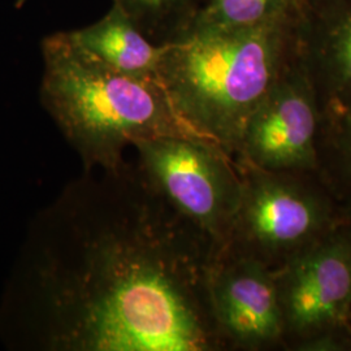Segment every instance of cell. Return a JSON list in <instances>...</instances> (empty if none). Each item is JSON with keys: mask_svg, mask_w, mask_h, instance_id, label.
Returning a JSON list of instances; mask_svg holds the SVG:
<instances>
[{"mask_svg": "<svg viewBox=\"0 0 351 351\" xmlns=\"http://www.w3.org/2000/svg\"><path fill=\"white\" fill-rule=\"evenodd\" d=\"M297 4L298 0H201L189 25L224 29L263 25L293 14Z\"/></svg>", "mask_w": 351, "mask_h": 351, "instance_id": "obj_11", "label": "cell"}, {"mask_svg": "<svg viewBox=\"0 0 351 351\" xmlns=\"http://www.w3.org/2000/svg\"><path fill=\"white\" fill-rule=\"evenodd\" d=\"M322 133L316 90L294 50L251 114L234 159L271 172L319 175Z\"/></svg>", "mask_w": 351, "mask_h": 351, "instance_id": "obj_7", "label": "cell"}, {"mask_svg": "<svg viewBox=\"0 0 351 351\" xmlns=\"http://www.w3.org/2000/svg\"><path fill=\"white\" fill-rule=\"evenodd\" d=\"M207 295L226 349L267 350L284 345L275 272L268 265L223 247L208 265Z\"/></svg>", "mask_w": 351, "mask_h": 351, "instance_id": "obj_8", "label": "cell"}, {"mask_svg": "<svg viewBox=\"0 0 351 351\" xmlns=\"http://www.w3.org/2000/svg\"><path fill=\"white\" fill-rule=\"evenodd\" d=\"M274 272L284 345L342 349L351 330V239L341 223Z\"/></svg>", "mask_w": 351, "mask_h": 351, "instance_id": "obj_6", "label": "cell"}, {"mask_svg": "<svg viewBox=\"0 0 351 351\" xmlns=\"http://www.w3.org/2000/svg\"><path fill=\"white\" fill-rule=\"evenodd\" d=\"M199 3H201V1H199Z\"/></svg>", "mask_w": 351, "mask_h": 351, "instance_id": "obj_16", "label": "cell"}, {"mask_svg": "<svg viewBox=\"0 0 351 351\" xmlns=\"http://www.w3.org/2000/svg\"><path fill=\"white\" fill-rule=\"evenodd\" d=\"M155 43H164L191 21L201 0H112Z\"/></svg>", "mask_w": 351, "mask_h": 351, "instance_id": "obj_12", "label": "cell"}, {"mask_svg": "<svg viewBox=\"0 0 351 351\" xmlns=\"http://www.w3.org/2000/svg\"><path fill=\"white\" fill-rule=\"evenodd\" d=\"M339 202L342 203V206L339 207V223L349 233L351 239V191Z\"/></svg>", "mask_w": 351, "mask_h": 351, "instance_id": "obj_14", "label": "cell"}, {"mask_svg": "<svg viewBox=\"0 0 351 351\" xmlns=\"http://www.w3.org/2000/svg\"><path fill=\"white\" fill-rule=\"evenodd\" d=\"M293 38L314 84L324 130L351 110V0H298Z\"/></svg>", "mask_w": 351, "mask_h": 351, "instance_id": "obj_9", "label": "cell"}, {"mask_svg": "<svg viewBox=\"0 0 351 351\" xmlns=\"http://www.w3.org/2000/svg\"><path fill=\"white\" fill-rule=\"evenodd\" d=\"M141 172L213 251L226 246L242 195L236 159L210 141L160 136L133 143Z\"/></svg>", "mask_w": 351, "mask_h": 351, "instance_id": "obj_5", "label": "cell"}, {"mask_svg": "<svg viewBox=\"0 0 351 351\" xmlns=\"http://www.w3.org/2000/svg\"><path fill=\"white\" fill-rule=\"evenodd\" d=\"M27 1H29V0H16V3H14V4H16V7H17V8H21L23 5H25Z\"/></svg>", "mask_w": 351, "mask_h": 351, "instance_id": "obj_15", "label": "cell"}, {"mask_svg": "<svg viewBox=\"0 0 351 351\" xmlns=\"http://www.w3.org/2000/svg\"><path fill=\"white\" fill-rule=\"evenodd\" d=\"M319 175L337 201L350 193L351 110L322 133Z\"/></svg>", "mask_w": 351, "mask_h": 351, "instance_id": "obj_13", "label": "cell"}, {"mask_svg": "<svg viewBox=\"0 0 351 351\" xmlns=\"http://www.w3.org/2000/svg\"><path fill=\"white\" fill-rule=\"evenodd\" d=\"M69 34L78 46L113 69L159 81L163 43L152 42L117 5L112 4L97 23Z\"/></svg>", "mask_w": 351, "mask_h": 351, "instance_id": "obj_10", "label": "cell"}, {"mask_svg": "<svg viewBox=\"0 0 351 351\" xmlns=\"http://www.w3.org/2000/svg\"><path fill=\"white\" fill-rule=\"evenodd\" d=\"M236 162L242 195L224 247L276 269L339 226V201L320 175L271 172Z\"/></svg>", "mask_w": 351, "mask_h": 351, "instance_id": "obj_4", "label": "cell"}, {"mask_svg": "<svg viewBox=\"0 0 351 351\" xmlns=\"http://www.w3.org/2000/svg\"><path fill=\"white\" fill-rule=\"evenodd\" d=\"M213 254L137 162L84 171L38 220L26 335L46 351L223 350L207 295Z\"/></svg>", "mask_w": 351, "mask_h": 351, "instance_id": "obj_1", "label": "cell"}, {"mask_svg": "<svg viewBox=\"0 0 351 351\" xmlns=\"http://www.w3.org/2000/svg\"><path fill=\"white\" fill-rule=\"evenodd\" d=\"M294 13L252 27L189 25L164 42L159 81L193 136L237 156L251 114L294 52Z\"/></svg>", "mask_w": 351, "mask_h": 351, "instance_id": "obj_2", "label": "cell"}, {"mask_svg": "<svg viewBox=\"0 0 351 351\" xmlns=\"http://www.w3.org/2000/svg\"><path fill=\"white\" fill-rule=\"evenodd\" d=\"M40 101L84 171L113 169L141 139L193 136L156 80L126 75L78 46L69 32L42 40ZM198 138V137H197Z\"/></svg>", "mask_w": 351, "mask_h": 351, "instance_id": "obj_3", "label": "cell"}]
</instances>
